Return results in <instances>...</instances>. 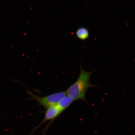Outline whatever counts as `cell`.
<instances>
[{"label":"cell","instance_id":"cell-4","mask_svg":"<svg viewBox=\"0 0 135 135\" xmlns=\"http://www.w3.org/2000/svg\"><path fill=\"white\" fill-rule=\"evenodd\" d=\"M76 35L80 39L84 40L89 37V33L88 30L84 27H80L76 32Z\"/></svg>","mask_w":135,"mask_h":135},{"label":"cell","instance_id":"cell-1","mask_svg":"<svg viewBox=\"0 0 135 135\" xmlns=\"http://www.w3.org/2000/svg\"><path fill=\"white\" fill-rule=\"evenodd\" d=\"M95 70L87 72L84 70L80 64V71L76 81L68 89L67 95L74 100L82 99L85 101V94L88 89L91 87L95 86L91 84L90 78L91 75Z\"/></svg>","mask_w":135,"mask_h":135},{"label":"cell","instance_id":"cell-3","mask_svg":"<svg viewBox=\"0 0 135 135\" xmlns=\"http://www.w3.org/2000/svg\"><path fill=\"white\" fill-rule=\"evenodd\" d=\"M74 101L71 97L67 95L61 99L56 105L62 112L71 104Z\"/></svg>","mask_w":135,"mask_h":135},{"label":"cell","instance_id":"cell-2","mask_svg":"<svg viewBox=\"0 0 135 135\" xmlns=\"http://www.w3.org/2000/svg\"><path fill=\"white\" fill-rule=\"evenodd\" d=\"M27 93L30 96V99L36 101L40 105L46 109L57 105L61 99L67 95L66 91L55 93L44 97L37 96L29 90H27Z\"/></svg>","mask_w":135,"mask_h":135}]
</instances>
